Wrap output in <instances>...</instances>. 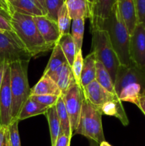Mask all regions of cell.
I'll use <instances>...</instances> for the list:
<instances>
[{"label": "cell", "instance_id": "38", "mask_svg": "<svg viewBox=\"0 0 145 146\" xmlns=\"http://www.w3.org/2000/svg\"><path fill=\"white\" fill-rule=\"evenodd\" d=\"M38 5L40 6V7L42 9L43 12H44V15L46 16L47 14V11L46 8H45V0H34Z\"/></svg>", "mask_w": 145, "mask_h": 146}, {"label": "cell", "instance_id": "23", "mask_svg": "<svg viewBox=\"0 0 145 146\" xmlns=\"http://www.w3.org/2000/svg\"><path fill=\"white\" fill-rule=\"evenodd\" d=\"M95 81L102 86L104 88L111 94L117 96L115 88V84L111 78L110 74L107 70L105 68L103 64L100 61H97L96 64V74H95Z\"/></svg>", "mask_w": 145, "mask_h": 146}, {"label": "cell", "instance_id": "14", "mask_svg": "<svg viewBox=\"0 0 145 146\" xmlns=\"http://www.w3.org/2000/svg\"><path fill=\"white\" fill-rule=\"evenodd\" d=\"M49 77L56 83L62 95L66 92L71 86L76 83L72 74V68L68 62L53 73Z\"/></svg>", "mask_w": 145, "mask_h": 146}, {"label": "cell", "instance_id": "20", "mask_svg": "<svg viewBox=\"0 0 145 146\" xmlns=\"http://www.w3.org/2000/svg\"><path fill=\"white\" fill-rule=\"evenodd\" d=\"M49 108V107L42 105L29 97L23 106L18 114V120L23 121L36 115H45Z\"/></svg>", "mask_w": 145, "mask_h": 146}, {"label": "cell", "instance_id": "45", "mask_svg": "<svg viewBox=\"0 0 145 146\" xmlns=\"http://www.w3.org/2000/svg\"><path fill=\"white\" fill-rule=\"evenodd\" d=\"M4 30H1V29H0V33H1V32H4Z\"/></svg>", "mask_w": 145, "mask_h": 146}, {"label": "cell", "instance_id": "31", "mask_svg": "<svg viewBox=\"0 0 145 146\" xmlns=\"http://www.w3.org/2000/svg\"><path fill=\"white\" fill-rule=\"evenodd\" d=\"M59 97L60 96H58L54 95L30 96V98H32L33 100L49 108L55 106Z\"/></svg>", "mask_w": 145, "mask_h": 146}, {"label": "cell", "instance_id": "11", "mask_svg": "<svg viewBox=\"0 0 145 146\" xmlns=\"http://www.w3.org/2000/svg\"><path fill=\"white\" fill-rule=\"evenodd\" d=\"M82 91L85 99L88 100L98 108L107 103L119 99L118 96L107 91L96 81H92L86 86Z\"/></svg>", "mask_w": 145, "mask_h": 146}, {"label": "cell", "instance_id": "3", "mask_svg": "<svg viewBox=\"0 0 145 146\" xmlns=\"http://www.w3.org/2000/svg\"><path fill=\"white\" fill-rule=\"evenodd\" d=\"M10 23L13 31L33 57L53 49L43 38L33 17L14 11L10 17Z\"/></svg>", "mask_w": 145, "mask_h": 146}, {"label": "cell", "instance_id": "13", "mask_svg": "<svg viewBox=\"0 0 145 146\" xmlns=\"http://www.w3.org/2000/svg\"><path fill=\"white\" fill-rule=\"evenodd\" d=\"M117 6L129 35H132L137 24L134 0H117Z\"/></svg>", "mask_w": 145, "mask_h": 146}, {"label": "cell", "instance_id": "27", "mask_svg": "<svg viewBox=\"0 0 145 146\" xmlns=\"http://www.w3.org/2000/svg\"><path fill=\"white\" fill-rule=\"evenodd\" d=\"M71 21L72 19L68 14L66 5L65 4H64L59 9L58 14V19H57V23H58L61 36L70 34Z\"/></svg>", "mask_w": 145, "mask_h": 146}, {"label": "cell", "instance_id": "35", "mask_svg": "<svg viewBox=\"0 0 145 146\" xmlns=\"http://www.w3.org/2000/svg\"><path fill=\"white\" fill-rule=\"evenodd\" d=\"M71 140V138L61 133L57 139L55 146H70Z\"/></svg>", "mask_w": 145, "mask_h": 146}, {"label": "cell", "instance_id": "41", "mask_svg": "<svg viewBox=\"0 0 145 146\" xmlns=\"http://www.w3.org/2000/svg\"><path fill=\"white\" fill-rule=\"evenodd\" d=\"M99 145H100V146H112V145H110V144L109 143L107 142L106 141H102V142L101 143L99 144Z\"/></svg>", "mask_w": 145, "mask_h": 146}, {"label": "cell", "instance_id": "10", "mask_svg": "<svg viewBox=\"0 0 145 146\" xmlns=\"http://www.w3.org/2000/svg\"><path fill=\"white\" fill-rule=\"evenodd\" d=\"M131 61L145 69V24L137 23L129 40Z\"/></svg>", "mask_w": 145, "mask_h": 146}, {"label": "cell", "instance_id": "40", "mask_svg": "<svg viewBox=\"0 0 145 146\" xmlns=\"http://www.w3.org/2000/svg\"><path fill=\"white\" fill-rule=\"evenodd\" d=\"M0 2H1V4H2L3 5H4V7H6V8H7V9H8L10 11H11V14H12L13 11H12V10H11V7H10V5H9V3L7 2V0H0Z\"/></svg>", "mask_w": 145, "mask_h": 146}, {"label": "cell", "instance_id": "29", "mask_svg": "<svg viewBox=\"0 0 145 146\" xmlns=\"http://www.w3.org/2000/svg\"><path fill=\"white\" fill-rule=\"evenodd\" d=\"M83 57H82V49L80 51H77L75 54V59H74L73 64H72V74H73L74 78L76 82V84L78 86L81 87V81H80V77H81V73H82V66H83ZM82 88V87H81Z\"/></svg>", "mask_w": 145, "mask_h": 146}, {"label": "cell", "instance_id": "15", "mask_svg": "<svg viewBox=\"0 0 145 146\" xmlns=\"http://www.w3.org/2000/svg\"><path fill=\"white\" fill-rule=\"evenodd\" d=\"M65 4L72 20L92 17V6L88 0H65Z\"/></svg>", "mask_w": 145, "mask_h": 146}, {"label": "cell", "instance_id": "5", "mask_svg": "<svg viewBox=\"0 0 145 146\" xmlns=\"http://www.w3.org/2000/svg\"><path fill=\"white\" fill-rule=\"evenodd\" d=\"M92 31V51L96 59L103 64L110 74L115 84L117 72L120 66L119 59L112 47L108 33L105 30L91 29Z\"/></svg>", "mask_w": 145, "mask_h": 146}, {"label": "cell", "instance_id": "26", "mask_svg": "<svg viewBox=\"0 0 145 146\" xmlns=\"http://www.w3.org/2000/svg\"><path fill=\"white\" fill-rule=\"evenodd\" d=\"M85 19H78L72 20L71 35L76 47V52L82 49L85 31Z\"/></svg>", "mask_w": 145, "mask_h": 146}, {"label": "cell", "instance_id": "24", "mask_svg": "<svg viewBox=\"0 0 145 146\" xmlns=\"http://www.w3.org/2000/svg\"><path fill=\"white\" fill-rule=\"evenodd\" d=\"M55 107H56L57 113H58L60 123H61V133L71 138L72 136V133L71 131V121H70L69 116L67 113L62 96H60L58 98V101L55 104Z\"/></svg>", "mask_w": 145, "mask_h": 146}, {"label": "cell", "instance_id": "36", "mask_svg": "<svg viewBox=\"0 0 145 146\" xmlns=\"http://www.w3.org/2000/svg\"><path fill=\"white\" fill-rule=\"evenodd\" d=\"M136 106L142 111V112L145 115V96H142L139 97Z\"/></svg>", "mask_w": 145, "mask_h": 146}, {"label": "cell", "instance_id": "6", "mask_svg": "<svg viewBox=\"0 0 145 146\" xmlns=\"http://www.w3.org/2000/svg\"><path fill=\"white\" fill-rule=\"evenodd\" d=\"M102 113L95 106L85 99L78 128L72 134L82 135L100 144L105 141L102 123Z\"/></svg>", "mask_w": 145, "mask_h": 146}, {"label": "cell", "instance_id": "12", "mask_svg": "<svg viewBox=\"0 0 145 146\" xmlns=\"http://www.w3.org/2000/svg\"><path fill=\"white\" fill-rule=\"evenodd\" d=\"M33 19L44 41L53 48L61 38L58 23L50 19L46 16L34 17Z\"/></svg>", "mask_w": 145, "mask_h": 146}, {"label": "cell", "instance_id": "4", "mask_svg": "<svg viewBox=\"0 0 145 146\" xmlns=\"http://www.w3.org/2000/svg\"><path fill=\"white\" fill-rule=\"evenodd\" d=\"M28 62H16L10 65V79L12 96L11 118L18 120V114L31 95L28 79Z\"/></svg>", "mask_w": 145, "mask_h": 146}, {"label": "cell", "instance_id": "37", "mask_svg": "<svg viewBox=\"0 0 145 146\" xmlns=\"http://www.w3.org/2000/svg\"><path fill=\"white\" fill-rule=\"evenodd\" d=\"M0 14H2L3 16L6 17L7 18H8L10 20V17H11V12L8 9L6 8L1 2H0Z\"/></svg>", "mask_w": 145, "mask_h": 146}, {"label": "cell", "instance_id": "32", "mask_svg": "<svg viewBox=\"0 0 145 146\" xmlns=\"http://www.w3.org/2000/svg\"><path fill=\"white\" fill-rule=\"evenodd\" d=\"M137 23L145 24V0H134Z\"/></svg>", "mask_w": 145, "mask_h": 146}, {"label": "cell", "instance_id": "39", "mask_svg": "<svg viewBox=\"0 0 145 146\" xmlns=\"http://www.w3.org/2000/svg\"><path fill=\"white\" fill-rule=\"evenodd\" d=\"M4 66L0 64V89H1V84L3 82V78H4Z\"/></svg>", "mask_w": 145, "mask_h": 146}, {"label": "cell", "instance_id": "17", "mask_svg": "<svg viewBox=\"0 0 145 146\" xmlns=\"http://www.w3.org/2000/svg\"><path fill=\"white\" fill-rule=\"evenodd\" d=\"M97 59L94 52H91L83 59L80 81L81 87L83 89L86 86L95 81Z\"/></svg>", "mask_w": 145, "mask_h": 146}, {"label": "cell", "instance_id": "8", "mask_svg": "<svg viewBox=\"0 0 145 146\" xmlns=\"http://www.w3.org/2000/svg\"><path fill=\"white\" fill-rule=\"evenodd\" d=\"M65 104L67 113L71 121L72 134L79 124L82 104L85 100L82 88L75 83L71 86L65 94L61 95Z\"/></svg>", "mask_w": 145, "mask_h": 146}, {"label": "cell", "instance_id": "25", "mask_svg": "<svg viewBox=\"0 0 145 146\" xmlns=\"http://www.w3.org/2000/svg\"><path fill=\"white\" fill-rule=\"evenodd\" d=\"M57 44H59L61 46L69 65L72 66L76 54V47L71 33L61 36V38Z\"/></svg>", "mask_w": 145, "mask_h": 146}, {"label": "cell", "instance_id": "44", "mask_svg": "<svg viewBox=\"0 0 145 146\" xmlns=\"http://www.w3.org/2000/svg\"><path fill=\"white\" fill-rule=\"evenodd\" d=\"M7 2L9 3V5H10V4H11V2H13V1H15V0H7Z\"/></svg>", "mask_w": 145, "mask_h": 146}, {"label": "cell", "instance_id": "18", "mask_svg": "<svg viewBox=\"0 0 145 146\" xmlns=\"http://www.w3.org/2000/svg\"><path fill=\"white\" fill-rule=\"evenodd\" d=\"M11 10L31 17L45 16L40 6L34 0H15L10 4Z\"/></svg>", "mask_w": 145, "mask_h": 146}, {"label": "cell", "instance_id": "33", "mask_svg": "<svg viewBox=\"0 0 145 146\" xmlns=\"http://www.w3.org/2000/svg\"><path fill=\"white\" fill-rule=\"evenodd\" d=\"M0 146H9L8 127L3 125L0 130Z\"/></svg>", "mask_w": 145, "mask_h": 146}, {"label": "cell", "instance_id": "16", "mask_svg": "<svg viewBox=\"0 0 145 146\" xmlns=\"http://www.w3.org/2000/svg\"><path fill=\"white\" fill-rule=\"evenodd\" d=\"M54 95L61 96L62 93L56 83L48 76L43 75L38 82L31 89V95Z\"/></svg>", "mask_w": 145, "mask_h": 146}, {"label": "cell", "instance_id": "2", "mask_svg": "<svg viewBox=\"0 0 145 146\" xmlns=\"http://www.w3.org/2000/svg\"><path fill=\"white\" fill-rule=\"evenodd\" d=\"M115 88L122 102L136 105L139 97L145 96V69L133 62L120 65L117 72Z\"/></svg>", "mask_w": 145, "mask_h": 146}, {"label": "cell", "instance_id": "30", "mask_svg": "<svg viewBox=\"0 0 145 146\" xmlns=\"http://www.w3.org/2000/svg\"><path fill=\"white\" fill-rule=\"evenodd\" d=\"M18 120H14L8 126L9 146H21L18 133Z\"/></svg>", "mask_w": 145, "mask_h": 146}, {"label": "cell", "instance_id": "19", "mask_svg": "<svg viewBox=\"0 0 145 146\" xmlns=\"http://www.w3.org/2000/svg\"><path fill=\"white\" fill-rule=\"evenodd\" d=\"M117 0H95L92 5V17L90 21L102 20L108 18Z\"/></svg>", "mask_w": 145, "mask_h": 146}, {"label": "cell", "instance_id": "21", "mask_svg": "<svg viewBox=\"0 0 145 146\" xmlns=\"http://www.w3.org/2000/svg\"><path fill=\"white\" fill-rule=\"evenodd\" d=\"M67 62L68 61H67L61 46H59V44H56L53 48L52 54H51L50 59L45 70H44L43 75L50 76L53 73L55 72L56 70L61 68L63 64Z\"/></svg>", "mask_w": 145, "mask_h": 146}, {"label": "cell", "instance_id": "1", "mask_svg": "<svg viewBox=\"0 0 145 146\" xmlns=\"http://www.w3.org/2000/svg\"><path fill=\"white\" fill-rule=\"evenodd\" d=\"M90 23L91 29L105 30L108 33L109 40L120 65H129L132 62L129 55L130 35L119 13L117 3L114 7L108 18L90 21Z\"/></svg>", "mask_w": 145, "mask_h": 146}, {"label": "cell", "instance_id": "22", "mask_svg": "<svg viewBox=\"0 0 145 146\" xmlns=\"http://www.w3.org/2000/svg\"><path fill=\"white\" fill-rule=\"evenodd\" d=\"M45 115L47 118L48 126H49L51 145L55 146L57 139L61 133V123H60L55 106L51 107Z\"/></svg>", "mask_w": 145, "mask_h": 146}, {"label": "cell", "instance_id": "28", "mask_svg": "<svg viewBox=\"0 0 145 146\" xmlns=\"http://www.w3.org/2000/svg\"><path fill=\"white\" fill-rule=\"evenodd\" d=\"M65 0H45L46 17L57 22L58 11L61 7L65 4Z\"/></svg>", "mask_w": 145, "mask_h": 146}, {"label": "cell", "instance_id": "9", "mask_svg": "<svg viewBox=\"0 0 145 146\" xmlns=\"http://www.w3.org/2000/svg\"><path fill=\"white\" fill-rule=\"evenodd\" d=\"M10 73V65L4 66V78L0 89V123L1 125L6 127H8L12 121V96L11 91Z\"/></svg>", "mask_w": 145, "mask_h": 146}, {"label": "cell", "instance_id": "7", "mask_svg": "<svg viewBox=\"0 0 145 146\" xmlns=\"http://www.w3.org/2000/svg\"><path fill=\"white\" fill-rule=\"evenodd\" d=\"M32 58V55L14 31L0 33V64L11 65L16 62H29Z\"/></svg>", "mask_w": 145, "mask_h": 146}, {"label": "cell", "instance_id": "46", "mask_svg": "<svg viewBox=\"0 0 145 146\" xmlns=\"http://www.w3.org/2000/svg\"><path fill=\"white\" fill-rule=\"evenodd\" d=\"M1 127H2V125H1V123H0V130H1Z\"/></svg>", "mask_w": 145, "mask_h": 146}, {"label": "cell", "instance_id": "34", "mask_svg": "<svg viewBox=\"0 0 145 146\" xmlns=\"http://www.w3.org/2000/svg\"><path fill=\"white\" fill-rule=\"evenodd\" d=\"M0 29L4 31H13L10 20L0 14Z\"/></svg>", "mask_w": 145, "mask_h": 146}, {"label": "cell", "instance_id": "43", "mask_svg": "<svg viewBox=\"0 0 145 146\" xmlns=\"http://www.w3.org/2000/svg\"><path fill=\"white\" fill-rule=\"evenodd\" d=\"M88 1H89V2L90 3L91 6H92V4H94V2H95V0H88Z\"/></svg>", "mask_w": 145, "mask_h": 146}, {"label": "cell", "instance_id": "42", "mask_svg": "<svg viewBox=\"0 0 145 146\" xmlns=\"http://www.w3.org/2000/svg\"><path fill=\"white\" fill-rule=\"evenodd\" d=\"M90 146H100V145L99 144L97 143L95 141H90Z\"/></svg>", "mask_w": 145, "mask_h": 146}]
</instances>
